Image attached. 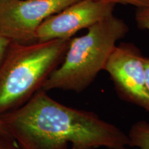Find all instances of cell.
Wrapping results in <instances>:
<instances>
[{"instance_id":"obj_4","label":"cell","mask_w":149,"mask_h":149,"mask_svg":"<svg viewBox=\"0 0 149 149\" xmlns=\"http://www.w3.org/2000/svg\"><path fill=\"white\" fill-rule=\"evenodd\" d=\"M79 0H0V35L13 42H37L35 33L46 18Z\"/></svg>"},{"instance_id":"obj_8","label":"cell","mask_w":149,"mask_h":149,"mask_svg":"<svg viewBox=\"0 0 149 149\" xmlns=\"http://www.w3.org/2000/svg\"><path fill=\"white\" fill-rule=\"evenodd\" d=\"M135 19L139 29L149 31V5L137 8Z\"/></svg>"},{"instance_id":"obj_2","label":"cell","mask_w":149,"mask_h":149,"mask_svg":"<svg viewBox=\"0 0 149 149\" xmlns=\"http://www.w3.org/2000/svg\"><path fill=\"white\" fill-rule=\"evenodd\" d=\"M70 39L31 44L11 41L0 67V115L21 107L42 89L62 62Z\"/></svg>"},{"instance_id":"obj_1","label":"cell","mask_w":149,"mask_h":149,"mask_svg":"<svg viewBox=\"0 0 149 149\" xmlns=\"http://www.w3.org/2000/svg\"><path fill=\"white\" fill-rule=\"evenodd\" d=\"M20 149H127L128 135L92 111L59 103L41 89L0 115Z\"/></svg>"},{"instance_id":"obj_13","label":"cell","mask_w":149,"mask_h":149,"mask_svg":"<svg viewBox=\"0 0 149 149\" xmlns=\"http://www.w3.org/2000/svg\"><path fill=\"white\" fill-rule=\"evenodd\" d=\"M0 131L4 132V133H8V131H7L6 130V128L4 124H3V122H2V120H1V119H0Z\"/></svg>"},{"instance_id":"obj_10","label":"cell","mask_w":149,"mask_h":149,"mask_svg":"<svg viewBox=\"0 0 149 149\" xmlns=\"http://www.w3.org/2000/svg\"><path fill=\"white\" fill-rule=\"evenodd\" d=\"M101 1H107L113 2L115 4H123V5H130L135 6L136 8L145 6L149 5V0H101Z\"/></svg>"},{"instance_id":"obj_12","label":"cell","mask_w":149,"mask_h":149,"mask_svg":"<svg viewBox=\"0 0 149 149\" xmlns=\"http://www.w3.org/2000/svg\"><path fill=\"white\" fill-rule=\"evenodd\" d=\"M144 66L145 70V75H146V86L149 93V57H145V56L144 57Z\"/></svg>"},{"instance_id":"obj_5","label":"cell","mask_w":149,"mask_h":149,"mask_svg":"<svg viewBox=\"0 0 149 149\" xmlns=\"http://www.w3.org/2000/svg\"><path fill=\"white\" fill-rule=\"evenodd\" d=\"M144 57L135 44L120 43L110 55L104 70L109 73L117 95L122 100L149 113V93Z\"/></svg>"},{"instance_id":"obj_7","label":"cell","mask_w":149,"mask_h":149,"mask_svg":"<svg viewBox=\"0 0 149 149\" xmlns=\"http://www.w3.org/2000/svg\"><path fill=\"white\" fill-rule=\"evenodd\" d=\"M127 135L129 139L127 149H149V122L140 120L134 123Z\"/></svg>"},{"instance_id":"obj_9","label":"cell","mask_w":149,"mask_h":149,"mask_svg":"<svg viewBox=\"0 0 149 149\" xmlns=\"http://www.w3.org/2000/svg\"><path fill=\"white\" fill-rule=\"evenodd\" d=\"M0 149H20L15 139L8 133L0 131Z\"/></svg>"},{"instance_id":"obj_11","label":"cell","mask_w":149,"mask_h":149,"mask_svg":"<svg viewBox=\"0 0 149 149\" xmlns=\"http://www.w3.org/2000/svg\"><path fill=\"white\" fill-rule=\"evenodd\" d=\"M10 42V40L0 35V67L2 64Z\"/></svg>"},{"instance_id":"obj_6","label":"cell","mask_w":149,"mask_h":149,"mask_svg":"<svg viewBox=\"0 0 149 149\" xmlns=\"http://www.w3.org/2000/svg\"><path fill=\"white\" fill-rule=\"evenodd\" d=\"M115 6L101 0H79L46 18L37 30L36 41L72 38L78 31L113 14Z\"/></svg>"},{"instance_id":"obj_3","label":"cell","mask_w":149,"mask_h":149,"mask_svg":"<svg viewBox=\"0 0 149 149\" xmlns=\"http://www.w3.org/2000/svg\"><path fill=\"white\" fill-rule=\"evenodd\" d=\"M87 29L84 35L70 39L62 62L51 74L42 90L83 92L104 70L117 42L129 31L126 22L113 14Z\"/></svg>"}]
</instances>
